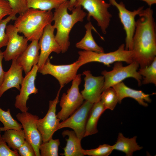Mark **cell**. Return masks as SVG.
<instances>
[{"mask_svg": "<svg viewBox=\"0 0 156 156\" xmlns=\"http://www.w3.org/2000/svg\"><path fill=\"white\" fill-rule=\"evenodd\" d=\"M151 7L143 9L136 21L133 38L134 61L140 68L150 65L156 57V24Z\"/></svg>", "mask_w": 156, "mask_h": 156, "instance_id": "cell-1", "label": "cell"}, {"mask_svg": "<svg viewBox=\"0 0 156 156\" xmlns=\"http://www.w3.org/2000/svg\"><path fill=\"white\" fill-rule=\"evenodd\" d=\"M68 0L55 9L53 17V25L56 30L55 38L62 53L66 52L70 46L69 34L72 28L77 23L82 22L87 15L81 6L74 7L71 14H69Z\"/></svg>", "mask_w": 156, "mask_h": 156, "instance_id": "cell-2", "label": "cell"}, {"mask_svg": "<svg viewBox=\"0 0 156 156\" xmlns=\"http://www.w3.org/2000/svg\"><path fill=\"white\" fill-rule=\"evenodd\" d=\"M53 15L51 11L28 8L16 17L14 25L28 41L39 40L45 27L53 21Z\"/></svg>", "mask_w": 156, "mask_h": 156, "instance_id": "cell-3", "label": "cell"}, {"mask_svg": "<svg viewBox=\"0 0 156 156\" xmlns=\"http://www.w3.org/2000/svg\"><path fill=\"white\" fill-rule=\"evenodd\" d=\"M77 61L81 66L91 62H98L108 67L114 62L120 61L129 64L134 61L132 51L125 49V45L121 44L116 50L108 53H97L92 51H81Z\"/></svg>", "mask_w": 156, "mask_h": 156, "instance_id": "cell-4", "label": "cell"}, {"mask_svg": "<svg viewBox=\"0 0 156 156\" xmlns=\"http://www.w3.org/2000/svg\"><path fill=\"white\" fill-rule=\"evenodd\" d=\"M139 67V64L135 61L126 66H123L122 62H115L112 70H104L101 72L104 78L103 91L129 77L135 79L138 86H141L142 77L137 71Z\"/></svg>", "mask_w": 156, "mask_h": 156, "instance_id": "cell-5", "label": "cell"}, {"mask_svg": "<svg viewBox=\"0 0 156 156\" xmlns=\"http://www.w3.org/2000/svg\"><path fill=\"white\" fill-rule=\"evenodd\" d=\"M111 4L104 0H76L74 7L81 6L88 12L87 19L90 21L92 17L103 34L107 33L112 17L108 9Z\"/></svg>", "mask_w": 156, "mask_h": 156, "instance_id": "cell-6", "label": "cell"}, {"mask_svg": "<svg viewBox=\"0 0 156 156\" xmlns=\"http://www.w3.org/2000/svg\"><path fill=\"white\" fill-rule=\"evenodd\" d=\"M81 81V75L77 74L72 81L70 88L66 93L63 94L60 103L61 109L56 115L60 120L68 118L83 103L84 99L79 89Z\"/></svg>", "mask_w": 156, "mask_h": 156, "instance_id": "cell-7", "label": "cell"}, {"mask_svg": "<svg viewBox=\"0 0 156 156\" xmlns=\"http://www.w3.org/2000/svg\"><path fill=\"white\" fill-rule=\"evenodd\" d=\"M80 67L77 60L69 64L55 65L52 64L48 58L38 72L43 75L49 74L54 77L58 81L60 88L62 89L75 78Z\"/></svg>", "mask_w": 156, "mask_h": 156, "instance_id": "cell-8", "label": "cell"}, {"mask_svg": "<svg viewBox=\"0 0 156 156\" xmlns=\"http://www.w3.org/2000/svg\"><path fill=\"white\" fill-rule=\"evenodd\" d=\"M109 3L115 6L118 11V16L125 32V49L131 51L133 47V38L135 27V18L144 9V6H142L137 10L131 11L127 10L123 3H119L116 0H109Z\"/></svg>", "mask_w": 156, "mask_h": 156, "instance_id": "cell-9", "label": "cell"}, {"mask_svg": "<svg viewBox=\"0 0 156 156\" xmlns=\"http://www.w3.org/2000/svg\"><path fill=\"white\" fill-rule=\"evenodd\" d=\"M93 104L86 101L69 117L60 123L58 130L64 128L72 129L81 140L84 137L87 120Z\"/></svg>", "mask_w": 156, "mask_h": 156, "instance_id": "cell-10", "label": "cell"}, {"mask_svg": "<svg viewBox=\"0 0 156 156\" xmlns=\"http://www.w3.org/2000/svg\"><path fill=\"white\" fill-rule=\"evenodd\" d=\"M16 117L22 125L25 140L33 146L36 156H40L39 147L42 142V140L41 135L37 127V123L39 117L27 111L18 113Z\"/></svg>", "mask_w": 156, "mask_h": 156, "instance_id": "cell-11", "label": "cell"}, {"mask_svg": "<svg viewBox=\"0 0 156 156\" xmlns=\"http://www.w3.org/2000/svg\"><path fill=\"white\" fill-rule=\"evenodd\" d=\"M61 89L60 88L53 100L49 101V109L44 117L38 120L37 127L41 135L42 142L52 138L54 133L58 130L60 120L56 114V107Z\"/></svg>", "mask_w": 156, "mask_h": 156, "instance_id": "cell-12", "label": "cell"}, {"mask_svg": "<svg viewBox=\"0 0 156 156\" xmlns=\"http://www.w3.org/2000/svg\"><path fill=\"white\" fill-rule=\"evenodd\" d=\"M6 32L8 38L6 48L3 52V58L6 61L16 59L27 48L28 40L19 35L14 25H7Z\"/></svg>", "mask_w": 156, "mask_h": 156, "instance_id": "cell-13", "label": "cell"}, {"mask_svg": "<svg viewBox=\"0 0 156 156\" xmlns=\"http://www.w3.org/2000/svg\"><path fill=\"white\" fill-rule=\"evenodd\" d=\"M55 29L53 25L51 24L47 25L39 40L40 53L37 64L38 70L44 64L51 53L59 54L61 52V47L55 38Z\"/></svg>", "mask_w": 156, "mask_h": 156, "instance_id": "cell-14", "label": "cell"}, {"mask_svg": "<svg viewBox=\"0 0 156 156\" xmlns=\"http://www.w3.org/2000/svg\"><path fill=\"white\" fill-rule=\"evenodd\" d=\"M38 68L37 64L34 66L31 70L24 77L21 85L19 94L15 97V107L21 112H27L29 107L27 102L29 96L38 93V89L35 86V81Z\"/></svg>", "mask_w": 156, "mask_h": 156, "instance_id": "cell-15", "label": "cell"}, {"mask_svg": "<svg viewBox=\"0 0 156 156\" xmlns=\"http://www.w3.org/2000/svg\"><path fill=\"white\" fill-rule=\"evenodd\" d=\"M83 74L85 83L81 94L84 99L93 104L99 101L104 84L103 76H94L88 70L84 71Z\"/></svg>", "mask_w": 156, "mask_h": 156, "instance_id": "cell-16", "label": "cell"}, {"mask_svg": "<svg viewBox=\"0 0 156 156\" xmlns=\"http://www.w3.org/2000/svg\"><path fill=\"white\" fill-rule=\"evenodd\" d=\"M16 59L12 60L10 69L5 72L3 82L0 86V98L5 91L10 88H15L19 91L20 90V85L24 78L22 73L23 70Z\"/></svg>", "mask_w": 156, "mask_h": 156, "instance_id": "cell-17", "label": "cell"}, {"mask_svg": "<svg viewBox=\"0 0 156 156\" xmlns=\"http://www.w3.org/2000/svg\"><path fill=\"white\" fill-rule=\"evenodd\" d=\"M39 40H34L28 45L26 49L16 59L21 66L25 75L29 73L39 61L40 53Z\"/></svg>", "mask_w": 156, "mask_h": 156, "instance_id": "cell-18", "label": "cell"}, {"mask_svg": "<svg viewBox=\"0 0 156 156\" xmlns=\"http://www.w3.org/2000/svg\"><path fill=\"white\" fill-rule=\"evenodd\" d=\"M117 94L118 103H120L122 100L126 97H130L135 99L141 105L147 107V103H150L151 100L150 97V94L144 93L141 90H136L131 88L122 81L112 86Z\"/></svg>", "mask_w": 156, "mask_h": 156, "instance_id": "cell-19", "label": "cell"}, {"mask_svg": "<svg viewBox=\"0 0 156 156\" xmlns=\"http://www.w3.org/2000/svg\"><path fill=\"white\" fill-rule=\"evenodd\" d=\"M84 27L86 29L85 34L83 38L76 44V48L86 51L104 52L103 48L98 45L94 39L92 30H93L98 32L91 22L89 21Z\"/></svg>", "mask_w": 156, "mask_h": 156, "instance_id": "cell-20", "label": "cell"}, {"mask_svg": "<svg viewBox=\"0 0 156 156\" xmlns=\"http://www.w3.org/2000/svg\"><path fill=\"white\" fill-rule=\"evenodd\" d=\"M63 137L67 135L68 139H66V144L63 148L64 152L60 154L64 156H83V149L81 145V140L77 136L74 131L66 130L62 133Z\"/></svg>", "mask_w": 156, "mask_h": 156, "instance_id": "cell-21", "label": "cell"}, {"mask_svg": "<svg viewBox=\"0 0 156 156\" xmlns=\"http://www.w3.org/2000/svg\"><path fill=\"white\" fill-rule=\"evenodd\" d=\"M106 109L100 101L93 104L87 120L84 137L98 132L97 124L99 120Z\"/></svg>", "mask_w": 156, "mask_h": 156, "instance_id": "cell-22", "label": "cell"}, {"mask_svg": "<svg viewBox=\"0 0 156 156\" xmlns=\"http://www.w3.org/2000/svg\"><path fill=\"white\" fill-rule=\"evenodd\" d=\"M137 136L129 138L125 137L121 133H119L117 140L112 145L113 149L125 153L127 156H132L134 152L142 149L143 147L136 142Z\"/></svg>", "mask_w": 156, "mask_h": 156, "instance_id": "cell-23", "label": "cell"}, {"mask_svg": "<svg viewBox=\"0 0 156 156\" xmlns=\"http://www.w3.org/2000/svg\"><path fill=\"white\" fill-rule=\"evenodd\" d=\"M3 140L13 150H17L24 143L25 137L23 130L10 129L4 131L2 135Z\"/></svg>", "mask_w": 156, "mask_h": 156, "instance_id": "cell-24", "label": "cell"}, {"mask_svg": "<svg viewBox=\"0 0 156 156\" xmlns=\"http://www.w3.org/2000/svg\"><path fill=\"white\" fill-rule=\"evenodd\" d=\"M68 0H26L28 8L44 11H51Z\"/></svg>", "mask_w": 156, "mask_h": 156, "instance_id": "cell-25", "label": "cell"}, {"mask_svg": "<svg viewBox=\"0 0 156 156\" xmlns=\"http://www.w3.org/2000/svg\"><path fill=\"white\" fill-rule=\"evenodd\" d=\"M0 121L3 125V127H0V132L10 129L21 130L22 129L21 123H18L12 116L9 109L5 111L0 107Z\"/></svg>", "mask_w": 156, "mask_h": 156, "instance_id": "cell-26", "label": "cell"}, {"mask_svg": "<svg viewBox=\"0 0 156 156\" xmlns=\"http://www.w3.org/2000/svg\"><path fill=\"white\" fill-rule=\"evenodd\" d=\"M100 101L106 109L113 110L118 103V97L115 90L112 87H110L103 91Z\"/></svg>", "mask_w": 156, "mask_h": 156, "instance_id": "cell-27", "label": "cell"}, {"mask_svg": "<svg viewBox=\"0 0 156 156\" xmlns=\"http://www.w3.org/2000/svg\"><path fill=\"white\" fill-rule=\"evenodd\" d=\"M138 73L144 77L142 83L147 84L152 83L156 85V57L149 66L140 68Z\"/></svg>", "mask_w": 156, "mask_h": 156, "instance_id": "cell-28", "label": "cell"}, {"mask_svg": "<svg viewBox=\"0 0 156 156\" xmlns=\"http://www.w3.org/2000/svg\"><path fill=\"white\" fill-rule=\"evenodd\" d=\"M60 144L59 139L52 138L48 141L42 142L39 149L40 156H58L59 146Z\"/></svg>", "mask_w": 156, "mask_h": 156, "instance_id": "cell-29", "label": "cell"}, {"mask_svg": "<svg viewBox=\"0 0 156 156\" xmlns=\"http://www.w3.org/2000/svg\"><path fill=\"white\" fill-rule=\"evenodd\" d=\"M114 150L113 146L104 144L99 145L96 148L90 150L83 149L84 155L90 156H107Z\"/></svg>", "mask_w": 156, "mask_h": 156, "instance_id": "cell-30", "label": "cell"}, {"mask_svg": "<svg viewBox=\"0 0 156 156\" xmlns=\"http://www.w3.org/2000/svg\"><path fill=\"white\" fill-rule=\"evenodd\" d=\"M16 15H11L0 21V50L3 47L6 46L8 38L6 32V28L8 23L11 21H15Z\"/></svg>", "mask_w": 156, "mask_h": 156, "instance_id": "cell-31", "label": "cell"}, {"mask_svg": "<svg viewBox=\"0 0 156 156\" xmlns=\"http://www.w3.org/2000/svg\"><path fill=\"white\" fill-rule=\"evenodd\" d=\"M9 2L12 9V15L21 14L28 8L26 0H5Z\"/></svg>", "mask_w": 156, "mask_h": 156, "instance_id": "cell-32", "label": "cell"}, {"mask_svg": "<svg viewBox=\"0 0 156 156\" xmlns=\"http://www.w3.org/2000/svg\"><path fill=\"white\" fill-rule=\"evenodd\" d=\"M17 151L21 156H36L34 148L31 144L25 140L24 143L18 149Z\"/></svg>", "mask_w": 156, "mask_h": 156, "instance_id": "cell-33", "label": "cell"}, {"mask_svg": "<svg viewBox=\"0 0 156 156\" xmlns=\"http://www.w3.org/2000/svg\"><path fill=\"white\" fill-rule=\"evenodd\" d=\"M17 150H12L2 138L0 134V156H19Z\"/></svg>", "mask_w": 156, "mask_h": 156, "instance_id": "cell-34", "label": "cell"}, {"mask_svg": "<svg viewBox=\"0 0 156 156\" xmlns=\"http://www.w3.org/2000/svg\"><path fill=\"white\" fill-rule=\"evenodd\" d=\"M12 9L8 1L0 0V21L7 15H12Z\"/></svg>", "mask_w": 156, "mask_h": 156, "instance_id": "cell-35", "label": "cell"}, {"mask_svg": "<svg viewBox=\"0 0 156 156\" xmlns=\"http://www.w3.org/2000/svg\"><path fill=\"white\" fill-rule=\"evenodd\" d=\"M3 58V52L0 50V86L3 82L5 72L2 67V60Z\"/></svg>", "mask_w": 156, "mask_h": 156, "instance_id": "cell-36", "label": "cell"}, {"mask_svg": "<svg viewBox=\"0 0 156 156\" xmlns=\"http://www.w3.org/2000/svg\"><path fill=\"white\" fill-rule=\"evenodd\" d=\"M76 0H69L68 6V9L70 11L73 9L74 8Z\"/></svg>", "mask_w": 156, "mask_h": 156, "instance_id": "cell-37", "label": "cell"}, {"mask_svg": "<svg viewBox=\"0 0 156 156\" xmlns=\"http://www.w3.org/2000/svg\"><path fill=\"white\" fill-rule=\"evenodd\" d=\"M146 2L149 7H151L152 5L156 3V0H140Z\"/></svg>", "mask_w": 156, "mask_h": 156, "instance_id": "cell-38", "label": "cell"}]
</instances>
